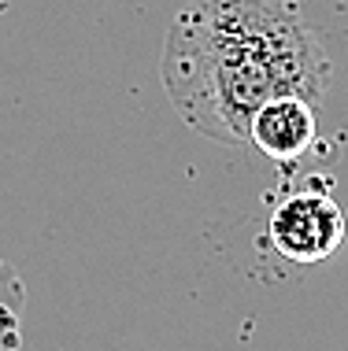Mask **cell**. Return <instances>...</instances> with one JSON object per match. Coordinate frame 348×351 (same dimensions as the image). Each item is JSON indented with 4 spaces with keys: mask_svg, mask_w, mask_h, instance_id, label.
<instances>
[{
    "mask_svg": "<svg viewBox=\"0 0 348 351\" xmlns=\"http://www.w3.org/2000/svg\"><path fill=\"white\" fill-rule=\"evenodd\" d=\"M159 78L193 134L248 148V122L263 104H323L334 63L293 0H189L167 26Z\"/></svg>",
    "mask_w": 348,
    "mask_h": 351,
    "instance_id": "1",
    "label": "cell"
},
{
    "mask_svg": "<svg viewBox=\"0 0 348 351\" xmlns=\"http://www.w3.org/2000/svg\"><path fill=\"white\" fill-rule=\"evenodd\" d=\"M348 222L341 204L330 193H293L286 196L267 222V241L281 259L315 267L326 263L345 244Z\"/></svg>",
    "mask_w": 348,
    "mask_h": 351,
    "instance_id": "2",
    "label": "cell"
},
{
    "mask_svg": "<svg viewBox=\"0 0 348 351\" xmlns=\"http://www.w3.org/2000/svg\"><path fill=\"white\" fill-rule=\"evenodd\" d=\"M318 137L315 104L304 97H275L252 115L248 148L270 163H297Z\"/></svg>",
    "mask_w": 348,
    "mask_h": 351,
    "instance_id": "3",
    "label": "cell"
},
{
    "mask_svg": "<svg viewBox=\"0 0 348 351\" xmlns=\"http://www.w3.org/2000/svg\"><path fill=\"white\" fill-rule=\"evenodd\" d=\"M23 307L26 289L12 263L0 259V351H15L23 340Z\"/></svg>",
    "mask_w": 348,
    "mask_h": 351,
    "instance_id": "4",
    "label": "cell"
}]
</instances>
